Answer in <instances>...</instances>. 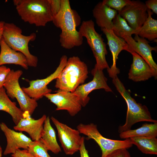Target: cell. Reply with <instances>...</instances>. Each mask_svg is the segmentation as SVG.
Listing matches in <instances>:
<instances>
[{
	"mask_svg": "<svg viewBox=\"0 0 157 157\" xmlns=\"http://www.w3.org/2000/svg\"><path fill=\"white\" fill-rule=\"evenodd\" d=\"M145 4L148 9L151 10L153 13L157 14V0H148L145 1Z\"/></svg>",
	"mask_w": 157,
	"mask_h": 157,
	"instance_id": "cell-33",
	"label": "cell"
},
{
	"mask_svg": "<svg viewBox=\"0 0 157 157\" xmlns=\"http://www.w3.org/2000/svg\"><path fill=\"white\" fill-rule=\"evenodd\" d=\"M76 14L69 0H61L60 10L52 21L61 29L59 41L61 46L66 49L80 46L83 43V37L76 29L78 23Z\"/></svg>",
	"mask_w": 157,
	"mask_h": 157,
	"instance_id": "cell-1",
	"label": "cell"
},
{
	"mask_svg": "<svg viewBox=\"0 0 157 157\" xmlns=\"http://www.w3.org/2000/svg\"><path fill=\"white\" fill-rule=\"evenodd\" d=\"M91 73L93 76L92 80L87 83L80 85L73 92L78 97L83 107L86 106L88 103L90 99L88 95L94 90L102 89L107 92H113L107 84V79L103 70L94 66Z\"/></svg>",
	"mask_w": 157,
	"mask_h": 157,
	"instance_id": "cell-10",
	"label": "cell"
},
{
	"mask_svg": "<svg viewBox=\"0 0 157 157\" xmlns=\"http://www.w3.org/2000/svg\"><path fill=\"white\" fill-rule=\"evenodd\" d=\"M23 74L22 70H11L7 76L3 87L8 96L16 99L20 109L23 112L28 111L31 115L38 106L36 101L26 94L20 87L19 80Z\"/></svg>",
	"mask_w": 157,
	"mask_h": 157,
	"instance_id": "cell-8",
	"label": "cell"
},
{
	"mask_svg": "<svg viewBox=\"0 0 157 157\" xmlns=\"http://www.w3.org/2000/svg\"><path fill=\"white\" fill-rule=\"evenodd\" d=\"M131 1L130 0H104L102 2L110 8L120 12Z\"/></svg>",
	"mask_w": 157,
	"mask_h": 157,
	"instance_id": "cell-28",
	"label": "cell"
},
{
	"mask_svg": "<svg viewBox=\"0 0 157 157\" xmlns=\"http://www.w3.org/2000/svg\"><path fill=\"white\" fill-rule=\"evenodd\" d=\"M113 83L117 91L125 100L127 106L126 122L118 128L119 133L131 129L132 126L141 122H157L152 119L147 106L138 103L131 96L130 93L126 90L117 75L113 78Z\"/></svg>",
	"mask_w": 157,
	"mask_h": 157,
	"instance_id": "cell-4",
	"label": "cell"
},
{
	"mask_svg": "<svg viewBox=\"0 0 157 157\" xmlns=\"http://www.w3.org/2000/svg\"><path fill=\"white\" fill-rule=\"evenodd\" d=\"M147 9L143 2L133 0L118 12V14L126 20L131 27L137 31L147 18Z\"/></svg>",
	"mask_w": 157,
	"mask_h": 157,
	"instance_id": "cell-13",
	"label": "cell"
},
{
	"mask_svg": "<svg viewBox=\"0 0 157 157\" xmlns=\"http://www.w3.org/2000/svg\"><path fill=\"white\" fill-rule=\"evenodd\" d=\"M48 1L49 3L53 19L60 10L61 0H48Z\"/></svg>",
	"mask_w": 157,
	"mask_h": 157,
	"instance_id": "cell-29",
	"label": "cell"
},
{
	"mask_svg": "<svg viewBox=\"0 0 157 157\" xmlns=\"http://www.w3.org/2000/svg\"><path fill=\"white\" fill-rule=\"evenodd\" d=\"M51 119L56 128L59 140L65 154L71 155L79 151L82 137L79 131L61 122L53 116Z\"/></svg>",
	"mask_w": 157,
	"mask_h": 157,
	"instance_id": "cell-9",
	"label": "cell"
},
{
	"mask_svg": "<svg viewBox=\"0 0 157 157\" xmlns=\"http://www.w3.org/2000/svg\"><path fill=\"white\" fill-rule=\"evenodd\" d=\"M40 140L48 151L55 154L61 151V148L57 140L56 133L52 127L49 116L47 117L44 122L43 131Z\"/></svg>",
	"mask_w": 157,
	"mask_h": 157,
	"instance_id": "cell-21",
	"label": "cell"
},
{
	"mask_svg": "<svg viewBox=\"0 0 157 157\" xmlns=\"http://www.w3.org/2000/svg\"><path fill=\"white\" fill-rule=\"evenodd\" d=\"M148 16L146 21L138 30L135 35L139 37L147 39L150 41L157 40V20L152 18L153 12L147 9Z\"/></svg>",
	"mask_w": 157,
	"mask_h": 157,
	"instance_id": "cell-24",
	"label": "cell"
},
{
	"mask_svg": "<svg viewBox=\"0 0 157 157\" xmlns=\"http://www.w3.org/2000/svg\"><path fill=\"white\" fill-rule=\"evenodd\" d=\"M0 66L6 64L18 65L26 69L28 68L27 59L22 53L10 48L2 38L0 43Z\"/></svg>",
	"mask_w": 157,
	"mask_h": 157,
	"instance_id": "cell-19",
	"label": "cell"
},
{
	"mask_svg": "<svg viewBox=\"0 0 157 157\" xmlns=\"http://www.w3.org/2000/svg\"><path fill=\"white\" fill-rule=\"evenodd\" d=\"M3 151L2 147L0 145V157H2Z\"/></svg>",
	"mask_w": 157,
	"mask_h": 157,
	"instance_id": "cell-36",
	"label": "cell"
},
{
	"mask_svg": "<svg viewBox=\"0 0 157 157\" xmlns=\"http://www.w3.org/2000/svg\"><path fill=\"white\" fill-rule=\"evenodd\" d=\"M0 110L9 114L15 125L24 117V112L16 106L15 103L10 100L3 87L0 89Z\"/></svg>",
	"mask_w": 157,
	"mask_h": 157,
	"instance_id": "cell-22",
	"label": "cell"
},
{
	"mask_svg": "<svg viewBox=\"0 0 157 157\" xmlns=\"http://www.w3.org/2000/svg\"><path fill=\"white\" fill-rule=\"evenodd\" d=\"M131 53L133 60L128 74L129 79L139 82L145 81L152 77L157 78V72L141 56L135 52Z\"/></svg>",
	"mask_w": 157,
	"mask_h": 157,
	"instance_id": "cell-17",
	"label": "cell"
},
{
	"mask_svg": "<svg viewBox=\"0 0 157 157\" xmlns=\"http://www.w3.org/2000/svg\"><path fill=\"white\" fill-rule=\"evenodd\" d=\"M5 22L3 21H0V43L2 38L3 34Z\"/></svg>",
	"mask_w": 157,
	"mask_h": 157,
	"instance_id": "cell-35",
	"label": "cell"
},
{
	"mask_svg": "<svg viewBox=\"0 0 157 157\" xmlns=\"http://www.w3.org/2000/svg\"><path fill=\"white\" fill-rule=\"evenodd\" d=\"M81 134L87 136V140H94L100 147L101 157H105L112 151L120 149H128L133 144L129 138L123 140H112L103 136L99 131L97 125L93 123L88 124L80 123L76 127Z\"/></svg>",
	"mask_w": 157,
	"mask_h": 157,
	"instance_id": "cell-7",
	"label": "cell"
},
{
	"mask_svg": "<svg viewBox=\"0 0 157 157\" xmlns=\"http://www.w3.org/2000/svg\"><path fill=\"white\" fill-rule=\"evenodd\" d=\"M24 112V117L14 126V129L16 131L27 133L32 141L39 140L43 131L44 124L47 117L46 115H44L40 118L35 119L31 117L28 112Z\"/></svg>",
	"mask_w": 157,
	"mask_h": 157,
	"instance_id": "cell-18",
	"label": "cell"
},
{
	"mask_svg": "<svg viewBox=\"0 0 157 157\" xmlns=\"http://www.w3.org/2000/svg\"><path fill=\"white\" fill-rule=\"evenodd\" d=\"M22 33L21 29L14 23L5 22L2 38L10 48L21 52L25 56L28 66L36 67L38 64V58L31 53L28 46L30 41L35 39L36 34L33 33L26 36Z\"/></svg>",
	"mask_w": 157,
	"mask_h": 157,
	"instance_id": "cell-5",
	"label": "cell"
},
{
	"mask_svg": "<svg viewBox=\"0 0 157 157\" xmlns=\"http://www.w3.org/2000/svg\"><path fill=\"white\" fill-rule=\"evenodd\" d=\"M44 96L56 106V110H66L71 116H75L83 107L79 99L73 92L58 90L55 93H48Z\"/></svg>",
	"mask_w": 157,
	"mask_h": 157,
	"instance_id": "cell-12",
	"label": "cell"
},
{
	"mask_svg": "<svg viewBox=\"0 0 157 157\" xmlns=\"http://www.w3.org/2000/svg\"><path fill=\"white\" fill-rule=\"evenodd\" d=\"M117 11L108 6L102 1L98 3L92 10L93 15L97 25L101 28L112 30L113 20Z\"/></svg>",
	"mask_w": 157,
	"mask_h": 157,
	"instance_id": "cell-20",
	"label": "cell"
},
{
	"mask_svg": "<svg viewBox=\"0 0 157 157\" xmlns=\"http://www.w3.org/2000/svg\"><path fill=\"white\" fill-rule=\"evenodd\" d=\"M12 157H35L30 154L27 149H18L11 154Z\"/></svg>",
	"mask_w": 157,
	"mask_h": 157,
	"instance_id": "cell-32",
	"label": "cell"
},
{
	"mask_svg": "<svg viewBox=\"0 0 157 157\" xmlns=\"http://www.w3.org/2000/svg\"><path fill=\"white\" fill-rule=\"evenodd\" d=\"M86 64L79 57L68 58L65 66L56 79L55 87L61 90L74 92L88 77Z\"/></svg>",
	"mask_w": 157,
	"mask_h": 157,
	"instance_id": "cell-3",
	"label": "cell"
},
{
	"mask_svg": "<svg viewBox=\"0 0 157 157\" xmlns=\"http://www.w3.org/2000/svg\"><path fill=\"white\" fill-rule=\"evenodd\" d=\"M18 14L24 22L44 26L53 20L48 0H14Z\"/></svg>",
	"mask_w": 157,
	"mask_h": 157,
	"instance_id": "cell-2",
	"label": "cell"
},
{
	"mask_svg": "<svg viewBox=\"0 0 157 157\" xmlns=\"http://www.w3.org/2000/svg\"><path fill=\"white\" fill-rule=\"evenodd\" d=\"M101 30L105 35L113 57V63L110 67L107 69L109 76L112 78L119 73L116 65V62L120 53L124 50L129 52V45L123 39L119 38L113 33L112 30L101 28Z\"/></svg>",
	"mask_w": 157,
	"mask_h": 157,
	"instance_id": "cell-16",
	"label": "cell"
},
{
	"mask_svg": "<svg viewBox=\"0 0 157 157\" xmlns=\"http://www.w3.org/2000/svg\"><path fill=\"white\" fill-rule=\"evenodd\" d=\"M0 129L4 133L7 145L3 152L4 155L14 153L18 149H27L32 141L21 132H16L9 128L4 122L0 123Z\"/></svg>",
	"mask_w": 157,
	"mask_h": 157,
	"instance_id": "cell-15",
	"label": "cell"
},
{
	"mask_svg": "<svg viewBox=\"0 0 157 157\" xmlns=\"http://www.w3.org/2000/svg\"><path fill=\"white\" fill-rule=\"evenodd\" d=\"M85 138L84 137H82L81 144L79 149L81 157H90L88 152L86 149L85 144Z\"/></svg>",
	"mask_w": 157,
	"mask_h": 157,
	"instance_id": "cell-34",
	"label": "cell"
},
{
	"mask_svg": "<svg viewBox=\"0 0 157 157\" xmlns=\"http://www.w3.org/2000/svg\"><path fill=\"white\" fill-rule=\"evenodd\" d=\"M67 59L66 55H63L60 59L59 65L53 73L44 79L30 81L28 87L22 88L23 91L29 97L36 101L45 94L51 93L52 90L49 88L47 85L58 76L65 66Z\"/></svg>",
	"mask_w": 157,
	"mask_h": 157,
	"instance_id": "cell-11",
	"label": "cell"
},
{
	"mask_svg": "<svg viewBox=\"0 0 157 157\" xmlns=\"http://www.w3.org/2000/svg\"><path fill=\"white\" fill-rule=\"evenodd\" d=\"M112 30L118 37L124 39L136 33V31L131 27L126 20L117 14L113 20Z\"/></svg>",
	"mask_w": 157,
	"mask_h": 157,
	"instance_id": "cell-26",
	"label": "cell"
},
{
	"mask_svg": "<svg viewBox=\"0 0 157 157\" xmlns=\"http://www.w3.org/2000/svg\"><path fill=\"white\" fill-rule=\"evenodd\" d=\"M78 31L86 38L92 51L96 62L94 66L102 70L108 69L106 58L108 53L106 45L101 35L96 31L94 22L91 19L83 21Z\"/></svg>",
	"mask_w": 157,
	"mask_h": 157,
	"instance_id": "cell-6",
	"label": "cell"
},
{
	"mask_svg": "<svg viewBox=\"0 0 157 157\" xmlns=\"http://www.w3.org/2000/svg\"><path fill=\"white\" fill-rule=\"evenodd\" d=\"M11 70L3 65L0 66V89L3 87L7 76Z\"/></svg>",
	"mask_w": 157,
	"mask_h": 157,
	"instance_id": "cell-31",
	"label": "cell"
},
{
	"mask_svg": "<svg viewBox=\"0 0 157 157\" xmlns=\"http://www.w3.org/2000/svg\"><path fill=\"white\" fill-rule=\"evenodd\" d=\"M27 150L35 157H51L48 153L47 149L40 139L32 141Z\"/></svg>",
	"mask_w": 157,
	"mask_h": 157,
	"instance_id": "cell-27",
	"label": "cell"
},
{
	"mask_svg": "<svg viewBox=\"0 0 157 157\" xmlns=\"http://www.w3.org/2000/svg\"><path fill=\"white\" fill-rule=\"evenodd\" d=\"M105 157H131L127 149L124 148L116 150Z\"/></svg>",
	"mask_w": 157,
	"mask_h": 157,
	"instance_id": "cell-30",
	"label": "cell"
},
{
	"mask_svg": "<svg viewBox=\"0 0 157 157\" xmlns=\"http://www.w3.org/2000/svg\"><path fill=\"white\" fill-rule=\"evenodd\" d=\"M129 139L132 144L136 145L143 153L147 154L157 155L156 137H134Z\"/></svg>",
	"mask_w": 157,
	"mask_h": 157,
	"instance_id": "cell-25",
	"label": "cell"
},
{
	"mask_svg": "<svg viewBox=\"0 0 157 157\" xmlns=\"http://www.w3.org/2000/svg\"><path fill=\"white\" fill-rule=\"evenodd\" d=\"M121 139H126L132 137H156L157 136V122L145 123L135 129L127 130L119 133Z\"/></svg>",
	"mask_w": 157,
	"mask_h": 157,
	"instance_id": "cell-23",
	"label": "cell"
},
{
	"mask_svg": "<svg viewBox=\"0 0 157 157\" xmlns=\"http://www.w3.org/2000/svg\"><path fill=\"white\" fill-rule=\"evenodd\" d=\"M124 39L129 47V52H135L141 56L150 66L157 72V65L153 58L152 51H157V47H152L145 38L137 35L133 38L132 36L127 37Z\"/></svg>",
	"mask_w": 157,
	"mask_h": 157,
	"instance_id": "cell-14",
	"label": "cell"
}]
</instances>
